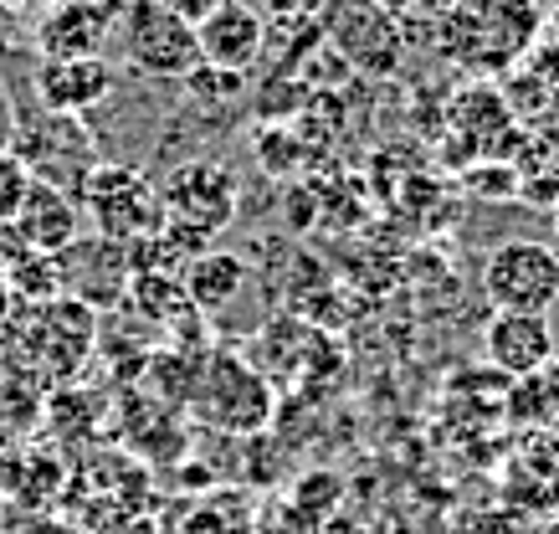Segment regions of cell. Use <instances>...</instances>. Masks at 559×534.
I'll use <instances>...</instances> for the list:
<instances>
[{
  "instance_id": "20",
  "label": "cell",
  "mask_w": 559,
  "mask_h": 534,
  "mask_svg": "<svg viewBox=\"0 0 559 534\" xmlns=\"http://www.w3.org/2000/svg\"><path fill=\"white\" fill-rule=\"evenodd\" d=\"M5 5H36V0H5Z\"/></svg>"
},
{
  "instance_id": "6",
  "label": "cell",
  "mask_w": 559,
  "mask_h": 534,
  "mask_svg": "<svg viewBox=\"0 0 559 534\" xmlns=\"http://www.w3.org/2000/svg\"><path fill=\"white\" fill-rule=\"evenodd\" d=\"M123 57L129 68L144 72V78H170V83H186L190 72L201 68V47H195V26L175 16L165 0H129L119 32Z\"/></svg>"
},
{
  "instance_id": "5",
  "label": "cell",
  "mask_w": 559,
  "mask_h": 534,
  "mask_svg": "<svg viewBox=\"0 0 559 534\" xmlns=\"http://www.w3.org/2000/svg\"><path fill=\"white\" fill-rule=\"evenodd\" d=\"M483 298L492 313H544L559 304V247L539 237H509L483 258Z\"/></svg>"
},
{
  "instance_id": "9",
  "label": "cell",
  "mask_w": 559,
  "mask_h": 534,
  "mask_svg": "<svg viewBox=\"0 0 559 534\" xmlns=\"http://www.w3.org/2000/svg\"><path fill=\"white\" fill-rule=\"evenodd\" d=\"M483 360L503 380H534L555 360V329H549L544 313H488Z\"/></svg>"
},
{
  "instance_id": "19",
  "label": "cell",
  "mask_w": 559,
  "mask_h": 534,
  "mask_svg": "<svg viewBox=\"0 0 559 534\" xmlns=\"http://www.w3.org/2000/svg\"><path fill=\"white\" fill-rule=\"evenodd\" d=\"M165 5H170L175 16L186 21V26H201L205 16H211V11H216L221 0H165Z\"/></svg>"
},
{
  "instance_id": "15",
  "label": "cell",
  "mask_w": 559,
  "mask_h": 534,
  "mask_svg": "<svg viewBox=\"0 0 559 534\" xmlns=\"http://www.w3.org/2000/svg\"><path fill=\"white\" fill-rule=\"evenodd\" d=\"M32 195V170L21 165L11 150H0V226H11Z\"/></svg>"
},
{
  "instance_id": "2",
  "label": "cell",
  "mask_w": 559,
  "mask_h": 534,
  "mask_svg": "<svg viewBox=\"0 0 559 534\" xmlns=\"http://www.w3.org/2000/svg\"><path fill=\"white\" fill-rule=\"evenodd\" d=\"M237 206H241V186L221 159H186L159 186V211H165L159 241L195 258L216 232L237 222Z\"/></svg>"
},
{
  "instance_id": "3",
  "label": "cell",
  "mask_w": 559,
  "mask_h": 534,
  "mask_svg": "<svg viewBox=\"0 0 559 534\" xmlns=\"http://www.w3.org/2000/svg\"><path fill=\"white\" fill-rule=\"evenodd\" d=\"M186 401L195 406V416H201L205 427L231 431V437H252V431H262L272 422L277 391H272V380L247 355L216 349V355L201 360Z\"/></svg>"
},
{
  "instance_id": "7",
  "label": "cell",
  "mask_w": 559,
  "mask_h": 534,
  "mask_svg": "<svg viewBox=\"0 0 559 534\" xmlns=\"http://www.w3.org/2000/svg\"><path fill=\"white\" fill-rule=\"evenodd\" d=\"M11 155H16L21 165L32 170V180L68 190L72 201L83 195L87 175L98 170L93 134L83 129V119H72V114H47V108H41L32 123H21V129H16Z\"/></svg>"
},
{
  "instance_id": "21",
  "label": "cell",
  "mask_w": 559,
  "mask_h": 534,
  "mask_svg": "<svg viewBox=\"0 0 559 534\" xmlns=\"http://www.w3.org/2000/svg\"><path fill=\"white\" fill-rule=\"evenodd\" d=\"M555 237H559V206H555Z\"/></svg>"
},
{
  "instance_id": "1",
  "label": "cell",
  "mask_w": 559,
  "mask_h": 534,
  "mask_svg": "<svg viewBox=\"0 0 559 534\" xmlns=\"http://www.w3.org/2000/svg\"><path fill=\"white\" fill-rule=\"evenodd\" d=\"M539 0H452L441 21V52L467 72H509L534 52Z\"/></svg>"
},
{
  "instance_id": "13",
  "label": "cell",
  "mask_w": 559,
  "mask_h": 534,
  "mask_svg": "<svg viewBox=\"0 0 559 534\" xmlns=\"http://www.w3.org/2000/svg\"><path fill=\"white\" fill-rule=\"evenodd\" d=\"M180 288H186L195 313H221L226 304H237L241 288H247V262L237 252H195L186 262Z\"/></svg>"
},
{
  "instance_id": "17",
  "label": "cell",
  "mask_w": 559,
  "mask_h": 534,
  "mask_svg": "<svg viewBox=\"0 0 559 534\" xmlns=\"http://www.w3.org/2000/svg\"><path fill=\"white\" fill-rule=\"evenodd\" d=\"M298 155H304V144H298L288 129H283V134H277V129H257V159H262L272 175L293 170V159Z\"/></svg>"
},
{
  "instance_id": "10",
  "label": "cell",
  "mask_w": 559,
  "mask_h": 534,
  "mask_svg": "<svg viewBox=\"0 0 559 534\" xmlns=\"http://www.w3.org/2000/svg\"><path fill=\"white\" fill-rule=\"evenodd\" d=\"M262 16H257L247 0H221L216 11L195 26V47H201V62L205 68H221V72H241L252 68L262 57Z\"/></svg>"
},
{
  "instance_id": "16",
  "label": "cell",
  "mask_w": 559,
  "mask_h": 534,
  "mask_svg": "<svg viewBox=\"0 0 559 534\" xmlns=\"http://www.w3.org/2000/svg\"><path fill=\"white\" fill-rule=\"evenodd\" d=\"M186 87H190V98H201V104H237L241 93H247V78L241 72H221V68H195L186 78Z\"/></svg>"
},
{
  "instance_id": "14",
  "label": "cell",
  "mask_w": 559,
  "mask_h": 534,
  "mask_svg": "<svg viewBox=\"0 0 559 534\" xmlns=\"http://www.w3.org/2000/svg\"><path fill=\"white\" fill-rule=\"evenodd\" d=\"M103 41H114V36L103 32V26H93V21H83L78 11H68V5H57V0L36 21V52H41V62L103 57Z\"/></svg>"
},
{
  "instance_id": "4",
  "label": "cell",
  "mask_w": 559,
  "mask_h": 534,
  "mask_svg": "<svg viewBox=\"0 0 559 534\" xmlns=\"http://www.w3.org/2000/svg\"><path fill=\"white\" fill-rule=\"evenodd\" d=\"M83 216L93 222L103 241L114 247H134V241H150L159 237L165 226V211H159V190L144 170L134 165H98L87 175L83 195H78Z\"/></svg>"
},
{
  "instance_id": "8",
  "label": "cell",
  "mask_w": 559,
  "mask_h": 534,
  "mask_svg": "<svg viewBox=\"0 0 559 534\" xmlns=\"http://www.w3.org/2000/svg\"><path fill=\"white\" fill-rule=\"evenodd\" d=\"M329 41L359 78H395L406 62V36L385 0H340L329 11Z\"/></svg>"
},
{
  "instance_id": "18",
  "label": "cell",
  "mask_w": 559,
  "mask_h": 534,
  "mask_svg": "<svg viewBox=\"0 0 559 534\" xmlns=\"http://www.w3.org/2000/svg\"><path fill=\"white\" fill-rule=\"evenodd\" d=\"M57 5H68V11H78V16L93 21V26H103L108 36L119 32L123 11H129V0H57Z\"/></svg>"
},
{
  "instance_id": "12",
  "label": "cell",
  "mask_w": 559,
  "mask_h": 534,
  "mask_svg": "<svg viewBox=\"0 0 559 534\" xmlns=\"http://www.w3.org/2000/svg\"><path fill=\"white\" fill-rule=\"evenodd\" d=\"M114 93V62L108 57H72V62H41L36 68V104L47 114L83 119Z\"/></svg>"
},
{
  "instance_id": "11",
  "label": "cell",
  "mask_w": 559,
  "mask_h": 534,
  "mask_svg": "<svg viewBox=\"0 0 559 534\" xmlns=\"http://www.w3.org/2000/svg\"><path fill=\"white\" fill-rule=\"evenodd\" d=\"M11 232H16V241L26 247V252H36V258H62V252H72V247H78V232H83V206L72 201L68 190L32 180V195H26L21 216L11 222Z\"/></svg>"
}]
</instances>
